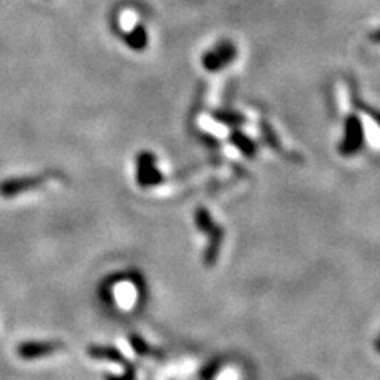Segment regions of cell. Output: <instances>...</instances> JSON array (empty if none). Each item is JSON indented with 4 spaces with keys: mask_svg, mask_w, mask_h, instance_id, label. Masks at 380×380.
I'll return each instance as SVG.
<instances>
[{
    "mask_svg": "<svg viewBox=\"0 0 380 380\" xmlns=\"http://www.w3.org/2000/svg\"><path fill=\"white\" fill-rule=\"evenodd\" d=\"M238 56V48L234 43L223 40L211 48L201 59V66L206 68L208 72H221L223 68L232 66V62Z\"/></svg>",
    "mask_w": 380,
    "mask_h": 380,
    "instance_id": "cell-1",
    "label": "cell"
},
{
    "mask_svg": "<svg viewBox=\"0 0 380 380\" xmlns=\"http://www.w3.org/2000/svg\"><path fill=\"white\" fill-rule=\"evenodd\" d=\"M365 144V128H363V122L358 116L352 114L346 119L344 126V140H342L339 146V154L346 155H355Z\"/></svg>",
    "mask_w": 380,
    "mask_h": 380,
    "instance_id": "cell-2",
    "label": "cell"
},
{
    "mask_svg": "<svg viewBox=\"0 0 380 380\" xmlns=\"http://www.w3.org/2000/svg\"><path fill=\"white\" fill-rule=\"evenodd\" d=\"M137 181L141 187H154L163 181L162 173L155 167V157L151 152H141L138 155Z\"/></svg>",
    "mask_w": 380,
    "mask_h": 380,
    "instance_id": "cell-3",
    "label": "cell"
},
{
    "mask_svg": "<svg viewBox=\"0 0 380 380\" xmlns=\"http://www.w3.org/2000/svg\"><path fill=\"white\" fill-rule=\"evenodd\" d=\"M197 226L200 227L201 232H206L211 237V246L208 249V263H212L214 257H217V250H219V244H221V238H222V232L219 230L217 226H214V222L211 221L210 212H208L205 208H200L197 211Z\"/></svg>",
    "mask_w": 380,
    "mask_h": 380,
    "instance_id": "cell-4",
    "label": "cell"
},
{
    "mask_svg": "<svg viewBox=\"0 0 380 380\" xmlns=\"http://www.w3.org/2000/svg\"><path fill=\"white\" fill-rule=\"evenodd\" d=\"M61 349H62V344H59V342H28V344L19 346L18 353L21 358L34 360V358L51 355V353H54Z\"/></svg>",
    "mask_w": 380,
    "mask_h": 380,
    "instance_id": "cell-5",
    "label": "cell"
},
{
    "mask_svg": "<svg viewBox=\"0 0 380 380\" xmlns=\"http://www.w3.org/2000/svg\"><path fill=\"white\" fill-rule=\"evenodd\" d=\"M40 179H13V181H7L0 186V194L3 197H12V195H18L19 192H24V189H29L32 186L40 184Z\"/></svg>",
    "mask_w": 380,
    "mask_h": 380,
    "instance_id": "cell-6",
    "label": "cell"
},
{
    "mask_svg": "<svg viewBox=\"0 0 380 380\" xmlns=\"http://www.w3.org/2000/svg\"><path fill=\"white\" fill-rule=\"evenodd\" d=\"M230 141L234 148L238 149V151L243 152L246 157H254L257 152V144L250 140L248 135H244L243 132L234 130L232 135H230Z\"/></svg>",
    "mask_w": 380,
    "mask_h": 380,
    "instance_id": "cell-7",
    "label": "cell"
},
{
    "mask_svg": "<svg viewBox=\"0 0 380 380\" xmlns=\"http://www.w3.org/2000/svg\"><path fill=\"white\" fill-rule=\"evenodd\" d=\"M148 32L146 29L143 28V26H137L135 29H133L132 32H128V34L126 35V43L127 46L130 48V50L133 51H143L144 48L148 46Z\"/></svg>",
    "mask_w": 380,
    "mask_h": 380,
    "instance_id": "cell-8",
    "label": "cell"
},
{
    "mask_svg": "<svg viewBox=\"0 0 380 380\" xmlns=\"http://www.w3.org/2000/svg\"><path fill=\"white\" fill-rule=\"evenodd\" d=\"M214 119H217L219 122H222V124L228 127H238L246 122L244 116H241L239 113H232V111H216L214 113Z\"/></svg>",
    "mask_w": 380,
    "mask_h": 380,
    "instance_id": "cell-9",
    "label": "cell"
},
{
    "mask_svg": "<svg viewBox=\"0 0 380 380\" xmlns=\"http://www.w3.org/2000/svg\"><path fill=\"white\" fill-rule=\"evenodd\" d=\"M371 40L376 41V43H380V29L377 32H374V34L371 35Z\"/></svg>",
    "mask_w": 380,
    "mask_h": 380,
    "instance_id": "cell-10",
    "label": "cell"
},
{
    "mask_svg": "<svg viewBox=\"0 0 380 380\" xmlns=\"http://www.w3.org/2000/svg\"><path fill=\"white\" fill-rule=\"evenodd\" d=\"M377 350H380V338L377 339Z\"/></svg>",
    "mask_w": 380,
    "mask_h": 380,
    "instance_id": "cell-11",
    "label": "cell"
}]
</instances>
